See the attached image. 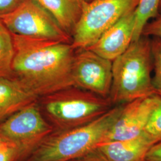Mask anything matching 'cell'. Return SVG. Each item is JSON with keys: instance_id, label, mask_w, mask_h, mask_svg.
<instances>
[{"instance_id": "6", "label": "cell", "mask_w": 161, "mask_h": 161, "mask_svg": "<svg viewBox=\"0 0 161 161\" xmlns=\"http://www.w3.org/2000/svg\"><path fill=\"white\" fill-rule=\"evenodd\" d=\"M52 131L37 101L0 122V137L16 146L17 161H23Z\"/></svg>"}, {"instance_id": "9", "label": "cell", "mask_w": 161, "mask_h": 161, "mask_svg": "<svg viewBox=\"0 0 161 161\" xmlns=\"http://www.w3.org/2000/svg\"><path fill=\"white\" fill-rule=\"evenodd\" d=\"M159 97V95L155 94L125 104L103 143L127 140L141 135Z\"/></svg>"}, {"instance_id": "13", "label": "cell", "mask_w": 161, "mask_h": 161, "mask_svg": "<svg viewBox=\"0 0 161 161\" xmlns=\"http://www.w3.org/2000/svg\"><path fill=\"white\" fill-rule=\"evenodd\" d=\"M71 36L82 16L84 0H36Z\"/></svg>"}, {"instance_id": "22", "label": "cell", "mask_w": 161, "mask_h": 161, "mask_svg": "<svg viewBox=\"0 0 161 161\" xmlns=\"http://www.w3.org/2000/svg\"><path fill=\"white\" fill-rule=\"evenodd\" d=\"M69 161H109L97 150L94 149L90 152L78 158Z\"/></svg>"}, {"instance_id": "12", "label": "cell", "mask_w": 161, "mask_h": 161, "mask_svg": "<svg viewBox=\"0 0 161 161\" xmlns=\"http://www.w3.org/2000/svg\"><path fill=\"white\" fill-rule=\"evenodd\" d=\"M38 98L17 80L0 76V122Z\"/></svg>"}, {"instance_id": "8", "label": "cell", "mask_w": 161, "mask_h": 161, "mask_svg": "<svg viewBox=\"0 0 161 161\" xmlns=\"http://www.w3.org/2000/svg\"><path fill=\"white\" fill-rule=\"evenodd\" d=\"M74 86L103 97H109L112 62L85 48L76 50L72 66Z\"/></svg>"}, {"instance_id": "18", "label": "cell", "mask_w": 161, "mask_h": 161, "mask_svg": "<svg viewBox=\"0 0 161 161\" xmlns=\"http://www.w3.org/2000/svg\"><path fill=\"white\" fill-rule=\"evenodd\" d=\"M142 35L161 38V10L157 16L151 20L144 26Z\"/></svg>"}, {"instance_id": "10", "label": "cell", "mask_w": 161, "mask_h": 161, "mask_svg": "<svg viewBox=\"0 0 161 161\" xmlns=\"http://www.w3.org/2000/svg\"><path fill=\"white\" fill-rule=\"evenodd\" d=\"M135 25L134 10L106 30L94 44L87 48L113 62L125 52L131 44Z\"/></svg>"}, {"instance_id": "4", "label": "cell", "mask_w": 161, "mask_h": 161, "mask_svg": "<svg viewBox=\"0 0 161 161\" xmlns=\"http://www.w3.org/2000/svg\"><path fill=\"white\" fill-rule=\"evenodd\" d=\"M37 103L53 131L84 125L114 106L109 97H103L75 86L39 97Z\"/></svg>"}, {"instance_id": "7", "label": "cell", "mask_w": 161, "mask_h": 161, "mask_svg": "<svg viewBox=\"0 0 161 161\" xmlns=\"http://www.w3.org/2000/svg\"><path fill=\"white\" fill-rule=\"evenodd\" d=\"M1 20L12 34L36 40L72 43L67 34L52 15L36 0H26Z\"/></svg>"}, {"instance_id": "11", "label": "cell", "mask_w": 161, "mask_h": 161, "mask_svg": "<svg viewBox=\"0 0 161 161\" xmlns=\"http://www.w3.org/2000/svg\"><path fill=\"white\" fill-rule=\"evenodd\" d=\"M155 142L144 132L134 138L102 143L96 149L109 161H143Z\"/></svg>"}, {"instance_id": "17", "label": "cell", "mask_w": 161, "mask_h": 161, "mask_svg": "<svg viewBox=\"0 0 161 161\" xmlns=\"http://www.w3.org/2000/svg\"><path fill=\"white\" fill-rule=\"evenodd\" d=\"M144 132L156 143L161 142V96L150 116Z\"/></svg>"}, {"instance_id": "23", "label": "cell", "mask_w": 161, "mask_h": 161, "mask_svg": "<svg viewBox=\"0 0 161 161\" xmlns=\"http://www.w3.org/2000/svg\"><path fill=\"white\" fill-rule=\"evenodd\" d=\"M6 141H5V140H4L2 138H1L0 137V147L3 145V144H4L5 142H6Z\"/></svg>"}, {"instance_id": "1", "label": "cell", "mask_w": 161, "mask_h": 161, "mask_svg": "<svg viewBox=\"0 0 161 161\" xmlns=\"http://www.w3.org/2000/svg\"><path fill=\"white\" fill-rule=\"evenodd\" d=\"M13 35L14 55L11 77L38 97L74 86L71 44Z\"/></svg>"}, {"instance_id": "2", "label": "cell", "mask_w": 161, "mask_h": 161, "mask_svg": "<svg viewBox=\"0 0 161 161\" xmlns=\"http://www.w3.org/2000/svg\"><path fill=\"white\" fill-rule=\"evenodd\" d=\"M124 104L114 106L84 125L53 131L22 161H69L96 149L104 142Z\"/></svg>"}, {"instance_id": "19", "label": "cell", "mask_w": 161, "mask_h": 161, "mask_svg": "<svg viewBox=\"0 0 161 161\" xmlns=\"http://www.w3.org/2000/svg\"><path fill=\"white\" fill-rule=\"evenodd\" d=\"M18 150L15 145L6 142L0 147V161H17Z\"/></svg>"}, {"instance_id": "3", "label": "cell", "mask_w": 161, "mask_h": 161, "mask_svg": "<svg viewBox=\"0 0 161 161\" xmlns=\"http://www.w3.org/2000/svg\"><path fill=\"white\" fill-rule=\"evenodd\" d=\"M153 70L151 39L142 35L112 62L110 99L114 106L158 94L151 74Z\"/></svg>"}, {"instance_id": "24", "label": "cell", "mask_w": 161, "mask_h": 161, "mask_svg": "<svg viewBox=\"0 0 161 161\" xmlns=\"http://www.w3.org/2000/svg\"><path fill=\"white\" fill-rule=\"evenodd\" d=\"M86 2V3H90V2H92V1H94V0H84Z\"/></svg>"}, {"instance_id": "21", "label": "cell", "mask_w": 161, "mask_h": 161, "mask_svg": "<svg viewBox=\"0 0 161 161\" xmlns=\"http://www.w3.org/2000/svg\"><path fill=\"white\" fill-rule=\"evenodd\" d=\"M143 161H161V142L150 148L144 156Z\"/></svg>"}, {"instance_id": "15", "label": "cell", "mask_w": 161, "mask_h": 161, "mask_svg": "<svg viewBox=\"0 0 161 161\" xmlns=\"http://www.w3.org/2000/svg\"><path fill=\"white\" fill-rule=\"evenodd\" d=\"M161 0H140L135 10L136 25L133 41L137 40L142 35L144 26L155 18L159 12Z\"/></svg>"}, {"instance_id": "5", "label": "cell", "mask_w": 161, "mask_h": 161, "mask_svg": "<svg viewBox=\"0 0 161 161\" xmlns=\"http://www.w3.org/2000/svg\"><path fill=\"white\" fill-rule=\"evenodd\" d=\"M140 0H94L86 3L80 20L72 35L75 50L92 46L104 32L136 10Z\"/></svg>"}, {"instance_id": "25", "label": "cell", "mask_w": 161, "mask_h": 161, "mask_svg": "<svg viewBox=\"0 0 161 161\" xmlns=\"http://www.w3.org/2000/svg\"><path fill=\"white\" fill-rule=\"evenodd\" d=\"M161 10V3H160V6H159V10Z\"/></svg>"}, {"instance_id": "20", "label": "cell", "mask_w": 161, "mask_h": 161, "mask_svg": "<svg viewBox=\"0 0 161 161\" xmlns=\"http://www.w3.org/2000/svg\"><path fill=\"white\" fill-rule=\"evenodd\" d=\"M26 0H0V17L15 11Z\"/></svg>"}, {"instance_id": "16", "label": "cell", "mask_w": 161, "mask_h": 161, "mask_svg": "<svg viewBox=\"0 0 161 161\" xmlns=\"http://www.w3.org/2000/svg\"><path fill=\"white\" fill-rule=\"evenodd\" d=\"M151 50L154 70L153 85L158 94L161 96V38H151Z\"/></svg>"}, {"instance_id": "14", "label": "cell", "mask_w": 161, "mask_h": 161, "mask_svg": "<svg viewBox=\"0 0 161 161\" xmlns=\"http://www.w3.org/2000/svg\"><path fill=\"white\" fill-rule=\"evenodd\" d=\"M14 55L12 33L0 19V76H10Z\"/></svg>"}]
</instances>
